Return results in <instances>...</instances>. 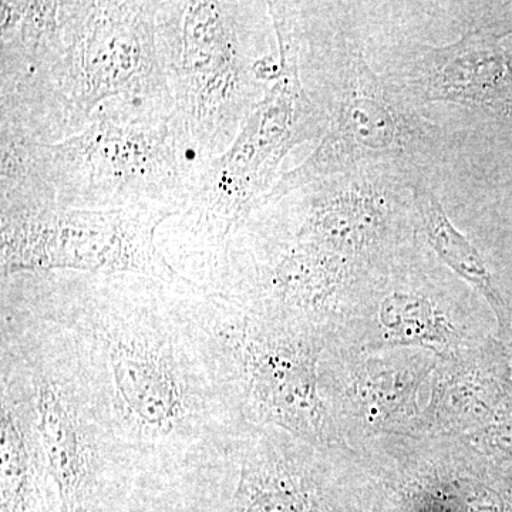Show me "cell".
Returning <instances> with one entry per match:
<instances>
[{
	"label": "cell",
	"instance_id": "obj_1",
	"mask_svg": "<svg viewBox=\"0 0 512 512\" xmlns=\"http://www.w3.org/2000/svg\"><path fill=\"white\" fill-rule=\"evenodd\" d=\"M67 329L136 487L224 477L252 436L238 366L183 276L22 272Z\"/></svg>",
	"mask_w": 512,
	"mask_h": 512
},
{
	"label": "cell",
	"instance_id": "obj_2",
	"mask_svg": "<svg viewBox=\"0 0 512 512\" xmlns=\"http://www.w3.org/2000/svg\"><path fill=\"white\" fill-rule=\"evenodd\" d=\"M202 168L173 103L113 99L56 143H2L0 215L134 208L175 218Z\"/></svg>",
	"mask_w": 512,
	"mask_h": 512
},
{
	"label": "cell",
	"instance_id": "obj_3",
	"mask_svg": "<svg viewBox=\"0 0 512 512\" xmlns=\"http://www.w3.org/2000/svg\"><path fill=\"white\" fill-rule=\"evenodd\" d=\"M0 352L28 377L60 512H113L136 488L133 474L76 343L12 279L2 281Z\"/></svg>",
	"mask_w": 512,
	"mask_h": 512
},
{
	"label": "cell",
	"instance_id": "obj_4",
	"mask_svg": "<svg viewBox=\"0 0 512 512\" xmlns=\"http://www.w3.org/2000/svg\"><path fill=\"white\" fill-rule=\"evenodd\" d=\"M249 3L161 2V50L175 116L202 164L222 156L281 73L279 55L254 56L242 36Z\"/></svg>",
	"mask_w": 512,
	"mask_h": 512
},
{
	"label": "cell",
	"instance_id": "obj_5",
	"mask_svg": "<svg viewBox=\"0 0 512 512\" xmlns=\"http://www.w3.org/2000/svg\"><path fill=\"white\" fill-rule=\"evenodd\" d=\"M281 73L249 114L234 143L204 165L178 215L188 256L220 247L264 204L289 151L318 136L323 113L303 87L295 20L284 3H271Z\"/></svg>",
	"mask_w": 512,
	"mask_h": 512
},
{
	"label": "cell",
	"instance_id": "obj_6",
	"mask_svg": "<svg viewBox=\"0 0 512 512\" xmlns=\"http://www.w3.org/2000/svg\"><path fill=\"white\" fill-rule=\"evenodd\" d=\"M160 8L161 2H60L62 140L79 133L109 100L174 104L161 50Z\"/></svg>",
	"mask_w": 512,
	"mask_h": 512
},
{
	"label": "cell",
	"instance_id": "obj_7",
	"mask_svg": "<svg viewBox=\"0 0 512 512\" xmlns=\"http://www.w3.org/2000/svg\"><path fill=\"white\" fill-rule=\"evenodd\" d=\"M174 218L164 211L46 208L0 215V276L22 272L151 276L181 275L158 251V227Z\"/></svg>",
	"mask_w": 512,
	"mask_h": 512
},
{
	"label": "cell",
	"instance_id": "obj_8",
	"mask_svg": "<svg viewBox=\"0 0 512 512\" xmlns=\"http://www.w3.org/2000/svg\"><path fill=\"white\" fill-rule=\"evenodd\" d=\"M413 104L402 86L387 82L355 53L318 147L276 181L264 204L349 173L360 164L407 163L417 154H426L433 131L412 109Z\"/></svg>",
	"mask_w": 512,
	"mask_h": 512
},
{
	"label": "cell",
	"instance_id": "obj_9",
	"mask_svg": "<svg viewBox=\"0 0 512 512\" xmlns=\"http://www.w3.org/2000/svg\"><path fill=\"white\" fill-rule=\"evenodd\" d=\"M511 32L473 29L446 46H423L403 89L416 104L447 101L512 121Z\"/></svg>",
	"mask_w": 512,
	"mask_h": 512
},
{
	"label": "cell",
	"instance_id": "obj_10",
	"mask_svg": "<svg viewBox=\"0 0 512 512\" xmlns=\"http://www.w3.org/2000/svg\"><path fill=\"white\" fill-rule=\"evenodd\" d=\"M0 512H60L32 387L0 352Z\"/></svg>",
	"mask_w": 512,
	"mask_h": 512
},
{
	"label": "cell",
	"instance_id": "obj_11",
	"mask_svg": "<svg viewBox=\"0 0 512 512\" xmlns=\"http://www.w3.org/2000/svg\"><path fill=\"white\" fill-rule=\"evenodd\" d=\"M254 440L242 451L228 512H332L305 470L291 463L268 437Z\"/></svg>",
	"mask_w": 512,
	"mask_h": 512
},
{
	"label": "cell",
	"instance_id": "obj_12",
	"mask_svg": "<svg viewBox=\"0 0 512 512\" xmlns=\"http://www.w3.org/2000/svg\"><path fill=\"white\" fill-rule=\"evenodd\" d=\"M413 200L419 211L421 225L434 251L458 275L463 276L466 281L476 286L478 291L484 293L485 298L497 312L501 325L511 322V309L505 305L500 292L495 288L484 259L478 254L474 245H471L468 239L454 227L436 195L424 188L414 187Z\"/></svg>",
	"mask_w": 512,
	"mask_h": 512
},
{
	"label": "cell",
	"instance_id": "obj_13",
	"mask_svg": "<svg viewBox=\"0 0 512 512\" xmlns=\"http://www.w3.org/2000/svg\"><path fill=\"white\" fill-rule=\"evenodd\" d=\"M380 318L390 335L403 343L433 342L447 332L430 303L416 296H390L383 303Z\"/></svg>",
	"mask_w": 512,
	"mask_h": 512
}]
</instances>
